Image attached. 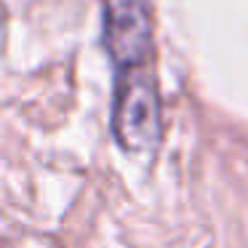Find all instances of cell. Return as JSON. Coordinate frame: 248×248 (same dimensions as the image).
Wrapping results in <instances>:
<instances>
[{
    "mask_svg": "<svg viewBox=\"0 0 248 248\" xmlns=\"http://www.w3.org/2000/svg\"><path fill=\"white\" fill-rule=\"evenodd\" d=\"M112 134L128 155H152L160 144V93L147 67L120 72L112 102Z\"/></svg>",
    "mask_w": 248,
    "mask_h": 248,
    "instance_id": "6da1fadb",
    "label": "cell"
},
{
    "mask_svg": "<svg viewBox=\"0 0 248 248\" xmlns=\"http://www.w3.org/2000/svg\"><path fill=\"white\" fill-rule=\"evenodd\" d=\"M104 48L120 72L147 64L152 24L141 0H104Z\"/></svg>",
    "mask_w": 248,
    "mask_h": 248,
    "instance_id": "7a4b0ae2",
    "label": "cell"
}]
</instances>
